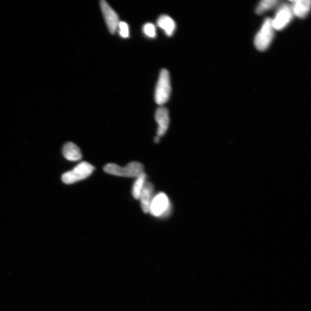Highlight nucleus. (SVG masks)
<instances>
[{
	"label": "nucleus",
	"mask_w": 311,
	"mask_h": 311,
	"mask_svg": "<svg viewBox=\"0 0 311 311\" xmlns=\"http://www.w3.org/2000/svg\"><path fill=\"white\" fill-rule=\"evenodd\" d=\"M157 24L159 28L162 29L163 31H164L166 36H173L174 32L176 31V22H174L172 18L168 16V15H162L158 18Z\"/></svg>",
	"instance_id": "nucleus-12"
},
{
	"label": "nucleus",
	"mask_w": 311,
	"mask_h": 311,
	"mask_svg": "<svg viewBox=\"0 0 311 311\" xmlns=\"http://www.w3.org/2000/svg\"><path fill=\"white\" fill-rule=\"evenodd\" d=\"M154 184L146 182L140 196L142 210L145 214L149 213L150 204L154 197Z\"/></svg>",
	"instance_id": "nucleus-9"
},
{
	"label": "nucleus",
	"mask_w": 311,
	"mask_h": 311,
	"mask_svg": "<svg viewBox=\"0 0 311 311\" xmlns=\"http://www.w3.org/2000/svg\"><path fill=\"white\" fill-rule=\"evenodd\" d=\"M292 13L300 18H305L308 14L310 9V0H294L290 1Z\"/></svg>",
	"instance_id": "nucleus-10"
},
{
	"label": "nucleus",
	"mask_w": 311,
	"mask_h": 311,
	"mask_svg": "<svg viewBox=\"0 0 311 311\" xmlns=\"http://www.w3.org/2000/svg\"><path fill=\"white\" fill-rule=\"evenodd\" d=\"M143 32L147 36L154 38L156 36V28L152 24H146L144 25L143 28Z\"/></svg>",
	"instance_id": "nucleus-15"
},
{
	"label": "nucleus",
	"mask_w": 311,
	"mask_h": 311,
	"mask_svg": "<svg viewBox=\"0 0 311 311\" xmlns=\"http://www.w3.org/2000/svg\"><path fill=\"white\" fill-rule=\"evenodd\" d=\"M272 18H268L264 22L260 32H258L254 44L258 50L264 51L270 46L274 35Z\"/></svg>",
	"instance_id": "nucleus-4"
},
{
	"label": "nucleus",
	"mask_w": 311,
	"mask_h": 311,
	"mask_svg": "<svg viewBox=\"0 0 311 311\" xmlns=\"http://www.w3.org/2000/svg\"><path fill=\"white\" fill-rule=\"evenodd\" d=\"M104 172L110 175L128 178H138L144 173V166L138 162H132L124 168L110 163L106 165L104 168Z\"/></svg>",
	"instance_id": "nucleus-1"
},
{
	"label": "nucleus",
	"mask_w": 311,
	"mask_h": 311,
	"mask_svg": "<svg viewBox=\"0 0 311 311\" xmlns=\"http://www.w3.org/2000/svg\"><path fill=\"white\" fill-rule=\"evenodd\" d=\"M100 5L110 32L114 34L118 28L120 22L118 16L114 10L104 0L100 2Z\"/></svg>",
	"instance_id": "nucleus-7"
},
{
	"label": "nucleus",
	"mask_w": 311,
	"mask_h": 311,
	"mask_svg": "<svg viewBox=\"0 0 311 311\" xmlns=\"http://www.w3.org/2000/svg\"><path fill=\"white\" fill-rule=\"evenodd\" d=\"M146 175L144 172L136 178L132 190V194L135 199H140V195L146 182Z\"/></svg>",
	"instance_id": "nucleus-13"
},
{
	"label": "nucleus",
	"mask_w": 311,
	"mask_h": 311,
	"mask_svg": "<svg viewBox=\"0 0 311 311\" xmlns=\"http://www.w3.org/2000/svg\"><path fill=\"white\" fill-rule=\"evenodd\" d=\"M293 16L290 6H282L280 8L274 18L272 20L273 28L278 31L285 28L290 24Z\"/></svg>",
	"instance_id": "nucleus-6"
},
{
	"label": "nucleus",
	"mask_w": 311,
	"mask_h": 311,
	"mask_svg": "<svg viewBox=\"0 0 311 311\" xmlns=\"http://www.w3.org/2000/svg\"><path fill=\"white\" fill-rule=\"evenodd\" d=\"M118 28L120 30L119 33L121 36L124 38H127L130 36V30H128V26L126 22H120Z\"/></svg>",
	"instance_id": "nucleus-16"
},
{
	"label": "nucleus",
	"mask_w": 311,
	"mask_h": 311,
	"mask_svg": "<svg viewBox=\"0 0 311 311\" xmlns=\"http://www.w3.org/2000/svg\"><path fill=\"white\" fill-rule=\"evenodd\" d=\"M94 168L92 165L90 164L89 162H83L75 168L70 170L64 174L62 176V180L64 184H73L86 179L92 174Z\"/></svg>",
	"instance_id": "nucleus-3"
},
{
	"label": "nucleus",
	"mask_w": 311,
	"mask_h": 311,
	"mask_svg": "<svg viewBox=\"0 0 311 311\" xmlns=\"http://www.w3.org/2000/svg\"><path fill=\"white\" fill-rule=\"evenodd\" d=\"M154 142L156 143H158L159 142H160V138H158V136H156V138L154 139Z\"/></svg>",
	"instance_id": "nucleus-17"
},
{
	"label": "nucleus",
	"mask_w": 311,
	"mask_h": 311,
	"mask_svg": "<svg viewBox=\"0 0 311 311\" xmlns=\"http://www.w3.org/2000/svg\"><path fill=\"white\" fill-rule=\"evenodd\" d=\"M155 120L158 124V136L160 138L165 134L168 128L170 123L168 110L164 106L159 107L155 113Z\"/></svg>",
	"instance_id": "nucleus-8"
},
{
	"label": "nucleus",
	"mask_w": 311,
	"mask_h": 311,
	"mask_svg": "<svg viewBox=\"0 0 311 311\" xmlns=\"http://www.w3.org/2000/svg\"><path fill=\"white\" fill-rule=\"evenodd\" d=\"M276 0H264L260 2L256 9V12L258 14H262L266 11L270 10L274 8L278 4Z\"/></svg>",
	"instance_id": "nucleus-14"
},
{
	"label": "nucleus",
	"mask_w": 311,
	"mask_h": 311,
	"mask_svg": "<svg viewBox=\"0 0 311 311\" xmlns=\"http://www.w3.org/2000/svg\"><path fill=\"white\" fill-rule=\"evenodd\" d=\"M172 210V204L168 197L164 192L154 196L150 204L149 213L154 217L164 218L168 216Z\"/></svg>",
	"instance_id": "nucleus-5"
},
{
	"label": "nucleus",
	"mask_w": 311,
	"mask_h": 311,
	"mask_svg": "<svg viewBox=\"0 0 311 311\" xmlns=\"http://www.w3.org/2000/svg\"><path fill=\"white\" fill-rule=\"evenodd\" d=\"M63 154L67 160L71 162L78 161L82 158L80 150L73 142H67L64 145Z\"/></svg>",
	"instance_id": "nucleus-11"
},
{
	"label": "nucleus",
	"mask_w": 311,
	"mask_h": 311,
	"mask_svg": "<svg viewBox=\"0 0 311 311\" xmlns=\"http://www.w3.org/2000/svg\"><path fill=\"white\" fill-rule=\"evenodd\" d=\"M172 93L170 75L168 70H162L159 76L158 80L155 90L156 103L162 106L169 100Z\"/></svg>",
	"instance_id": "nucleus-2"
}]
</instances>
